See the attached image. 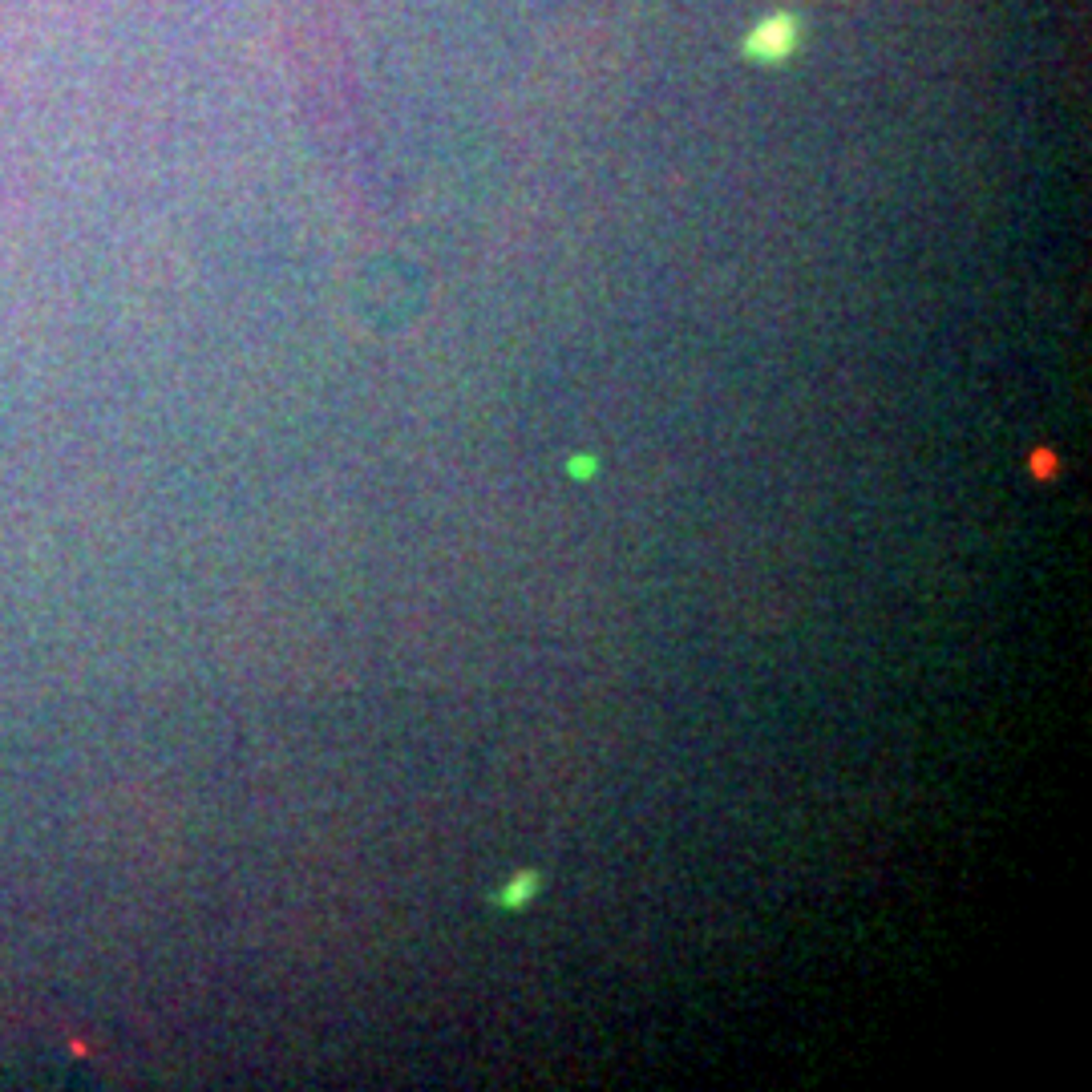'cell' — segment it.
I'll return each mask as SVG.
<instances>
[{"mask_svg": "<svg viewBox=\"0 0 1092 1092\" xmlns=\"http://www.w3.org/2000/svg\"><path fill=\"white\" fill-rule=\"evenodd\" d=\"M794 45H798V21L786 17V13L760 21L752 29V37H748V53L760 57V61H782V57L794 53Z\"/></svg>", "mask_w": 1092, "mask_h": 1092, "instance_id": "6da1fadb", "label": "cell"}, {"mask_svg": "<svg viewBox=\"0 0 1092 1092\" xmlns=\"http://www.w3.org/2000/svg\"><path fill=\"white\" fill-rule=\"evenodd\" d=\"M530 894H534V878H518L514 894H502L498 902H502V906H518V902H522V898H530Z\"/></svg>", "mask_w": 1092, "mask_h": 1092, "instance_id": "7a4b0ae2", "label": "cell"}]
</instances>
